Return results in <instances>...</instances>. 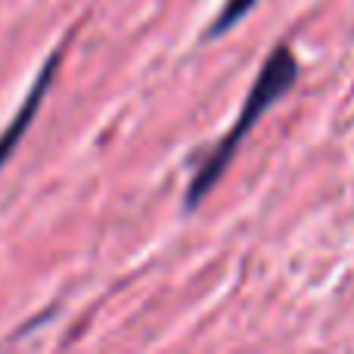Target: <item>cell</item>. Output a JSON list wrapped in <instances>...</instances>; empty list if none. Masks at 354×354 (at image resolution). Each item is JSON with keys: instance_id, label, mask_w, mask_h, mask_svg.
I'll use <instances>...</instances> for the list:
<instances>
[{"instance_id": "obj_2", "label": "cell", "mask_w": 354, "mask_h": 354, "mask_svg": "<svg viewBox=\"0 0 354 354\" xmlns=\"http://www.w3.org/2000/svg\"><path fill=\"white\" fill-rule=\"evenodd\" d=\"M62 50H66V44H62V47H56L53 53H50V59L44 62V68L37 72L35 84H31V91H28V97H25V103L19 106V112L12 115V122L0 131V168L6 165V159H10L12 153H16L19 140H22L25 131H28L31 122H35L37 109H41L44 93L50 91V84H53V78H56V68H59V62H62Z\"/></svg>"}, {"instance_id": "obj_1", "label": "cell", "mask_w": 354, "mask_h": 354, "mask_svg": "<svg viewBox=\"0 0 354 354\" xmlns=\"http://www.w3.org/2000/svg\"><path fill=\"white\" fill-rule=\"evenodd\" d=\"M295 78H299V62H295V53L286 47V44L274 47L270 50V56L264 59V66H261V72H258L255 84H252L249 97H245L243 109H239L236 124L227 131L224 140L214 143V147L202 156L199 168H196L193 180H189V187H187V199H183L187 202V208H196L214 187H218L221 174L230 168L236 149L243 147L245 134L255 128L258 118H261L264 112L277 103V100H283L289 91H292Z\"/></svg>"}, {"instance_id": "obj_3", "label": "cell", "mask_w": 354, "mask_h": 354, "mask_svg": "<svg viewBox=\"0 0 354 354\" xmlns=\"http://www.w3.org/2000/svg\"><path fill=\"white\" fill-rule=\"evenodd\" d=\"M255 6H258V0H224V6L218 10V16H214V22L208 25L205 35H208V37L227 35V31H230L236 22H243V19L249 16Z\"/></svg>"}]
</instances>
